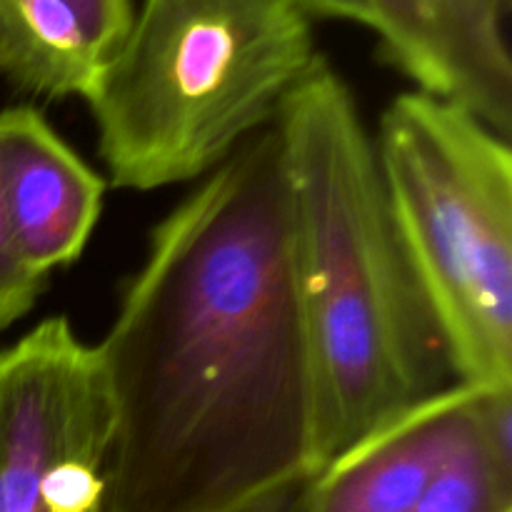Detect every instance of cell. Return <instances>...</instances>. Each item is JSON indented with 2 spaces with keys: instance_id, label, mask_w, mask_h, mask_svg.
<instances>
[{
  "instance_id": "4fadbf2b",
  "label": "cell",
  "mask_w": 512,
  "mask_h": 512,
  "mask_svg": "<svg viewBox=\"0 0 512 512\" xmlns=\"http://www.w3.org/2000/svg\"><path fill=\"white\" fill-rule=\"evenodd\" d=\"M63 3H68L83 20L103 60H108L118 50L133 23L130 0H63Z\"/></svg>"
},
{
  "instance_id": "ba28073f",
  "label": "cell",
  "mask_w": 512,
  "mask_h": 512,
  "mask_svg": "<svg viewBox=\"0 0 512 512\" xmlns=\"http://www.w3.org/2000/svg\"><path fill=\"white\" fill-rule=\"evenodd\" d=\"M488 388L455 383L318 470L308 512H405L480 435Z\"/></svg>"
},
{
  "instance_id": "6da1fadb",
  "label": "cell",
  "mask_w": 512,
  "mask_h": 512,
  "mask_svg": "<svg viewBox=\"0 0 512 512\" xmlns=\"http://www.w3.org/2000/svg\"><path fill=\"white\" fill-rule=\"evenodd\" d=\"M95 353L103 512H218L323 468L273 123L160 220Z\"/></svg>"
},
{
  "instance_id": "3957f363",
  "label": "cell",
  "mask_w": 512,
  "mask_h": 512,
  "mask_svg": "<svg viewBox=\"0 0 512 512\" xmlns=\"http://www.w3.org/2000/svg\"><path fill=\"white\" fill-rule=\"evenodd\" d=\"M318 58L293 0H143L85 95L110 183L158 190L213 173Z\"/></svg>"
},
{
  "instance_id": "52a82bcc",
  "label": "cell",
  "mask_w": 512,
  "mask_h": 512,
  "mask_svg": "<svg viewBox=\"0 0 512 512\" xmlns=\"http://www.w3.org/2000/svg\"><path fill=\"white\" fill-rule=\"evenodd\" d=\"M105 198L100 178L33 105L0 110V203L35 273L75 263Z\"/></svg>"
},
{
  "instance_id": "5bb4252c",
  "label": "cell",
  "mask_w": 512,
  "mask_h": 512,
  "mask_svg": "<svg viewBox=\"0 0 512 512\" xmlns=\"http://www.w3.org/2000/svg\"><path fill=\"white\" fill-rule=\"evenodd\" d=\"M313 478L315 475H300V478L285 480V483L273 485L243 503H235L218 512H308Z\"/></svg>"
},
{
  "instance_id": "277c9868",
  "label": "cell",
  "mask_w": 512,
  "mask_h": 512,
  "mask_svg": "<svg viewBox=\"0 0 512 512\" xmlns=\"http://www.w3.org/2000/svg\"><path fill=\"white\" fill-rule=\"evenodd\" d=\"M400 243L455 380L512 388V150L468 110L400 93L373 135Z\"/></svg>"
},
{
  "instance_id": "5b68a950",
  "label": "cell",
  "mask_w": 512,
  "mask_h": 512,
  "mask_svg": "<svg viewBox=\"0 0 512 512\" xmlns=\"http://www.w3.org/2000/svg\"><path fill=\"white\" fill-rule=\"evenodd\" d=\"M110 398L95 345L58 315L0 353V512H45L65 463L108 458Z\"/></svg>"
},
{
  "instance_id": "9c48e42d",
  "label": "cell",
  "mask_w": 512,
  "mask_h": 512,
  "mask_svg": "<svg viewBox=\"0 0 512 512\" xmlns=\"http://www.w3.org/2000/svg\"><path fill=\"white\" fill-rule=\"evenodd\" d=\"M103 65L98 45L63 0H0V75L43 98L85 95Z\"/></svg>"
},
{
  "instance_id": "8fae6325",
  "label": "cell",
  "mask_w": 512,
  "mask_h": 512,
  "mask_svg": "<svg viewBox=\"0 0 512 512\" xmlns=\"http://www.w3.org/2000/svg\"><path fill=\"white\" fill-rule=\"evenodd\" d=\"M48 278L35 273L15 245L0 203V333L33 310Z\"/></svg>"
},
{
  "instance_id": "7c38bea8",
  "label": "cell",
  "mask_w": 512,
  "mask_h": 512,
  "mask_svg": "<svg viewBox=\"0 0 512 512\" xmlns=\"http://www.w3.org/2000/svg\"><path fill=\"white\" fill-rule=\"evenodd\" d=\"M105 455H85L58 470L48 495L45 512H103Z\"/></svg>"
},
{
  "instance_id": "30bf717a",
  "label": "cell",
  "mask_w": 512,
  "mask_h": 512,
  "mask_svg": "<svg viewBox=\"0 0 512 512\" xmlns=\"http://www.w3.org/2000/svg\"><path fill=\"white\" fill-rule=\"evenodd\" d=\"M405 512H512V388L485 390L480 435Z\"/></svg>"
},
{
  "instance_id": "7a4b0ae2",
  "label": "cell",
  "mask_w": 512,
  "mask_h": 512,
  "mask_svg": "<svg viewBox=\"0 0 512 512\" xmlns=\"http://www.w3.org/2000/svg\"><path fill=\"white\" fill-rule=\"evenodd\" d=\"M273 125L283 145L325 468L458 380L400 243L373 133L323 55L285 95Z\"/></svg>"
},
{
  "instance_id": "9a60e30c",
  "label": "cell",
  "mask_w": 512,
  "mask_h": 512,
  "mask_svg": "<svg viewBox=\"0 0 512 512\" xmlns=\"http://www.w3.org/2000/svg\"><path fill=\"white\" fill-rule=\"evenodd\" d=\"M310 18H335L353 20V23L370 25L368 3L365 0H293Z\"/></svg>"
},
{
  "instance_id": "8992f818",
  "label": "cell",
  "mask_w": 512,
  "mask_h": 512,
  "mask_svg": "<svg viewBox=\"0 0 512 512\" xmlns=\"http://www.w3.org/2000/svg\"><path fill=\"white\" fill-rule=\"evenodd\" d=\"M383 53L420 93L448 100L510 140L508 0H365Z\"/></svg>"
},
{
  "instance_id": "2e32d148",
  "label": "cell",
  "mask_w": 512,
  "mask_h": 512,
  "mask_svg": "<svg viewBox=\"0 0 512 512\" xmlns=\"http://www.w3.org/2000/svg\"><path fill=\"white\" fill-rule=\"evenodd\" d=\"M508 3H512V0H508Z\"/></svg>"
}]
</instances>
